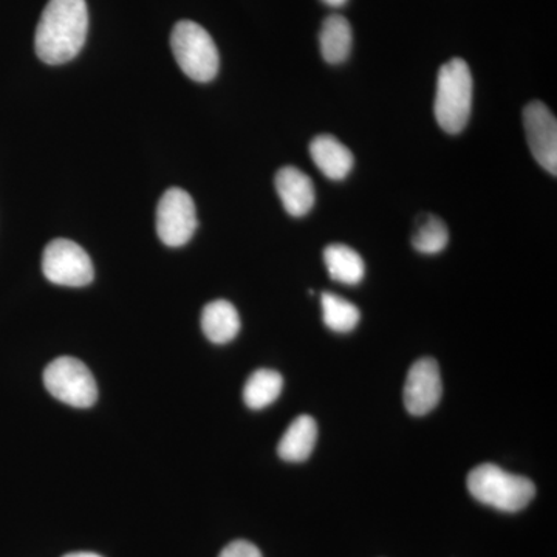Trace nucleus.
Returning a JSON list of instances; mask_svg holds the SVG:
<instances>
[{
	"mask_svg": "<svg viewBox=\"0 0 557 557\" xmlns=\"http://www.w3.org/2000/svg\"><path fill=\"white\" fill-rule=\"evenodd\" d=\"M282 387H284V380L276 370H256L244 387L245 405L255 410L269 408L281 395Z\"/></svg>",
	"mask_w": 557,
	"mask_h": 557,
	"instance_id": "nucleus-16",
	"label": "nucleus"
},
{
	"mask_svg": "<svg viewBox=\"0 0 557 557\" xmlns=\"http://www.w3.org/2000/svg\"><path fill=\"white\" fill-rule=\"evenodd\" d=\"M319 46L329 64H341L350 57L354 33L346 17L332 14L324 21L319 33Z\"/></svg>",
	"mask_w": 557,
	"mask_h": 557,
	"instance_id": "nucleus-14",
	"label": "nucleus"
},
{
	"mask_svg": "<svg viewBox=\"0 0 557 557\" xmlns=\"http://www.w3.org/2000/svg\"><path fill=\"white\" fill-rule=\"evenodd\" d=\"M310 156L319 171L330 180H344L354 170V153L333 135H319L310 145Z\"/></svg>",
	"mask_w": 557,
	"mask_h": 557,
	"instance_id": "nucleus-11",
	"label": "nucleus"
},
{
	"mask_svg": "<svg viewBox=\"0 0 557 557\" xmlns=\"http://www.w3.org/2000/svg\"><path fill=\"white\" fill-rule=\"evenodd\" d=\"M274 183H276L278 199L289 215L304 218L313 209L317 193H314L313 182L306 172L293 166L282 168L277 171Z\"/></svg>",
	"mask_w": 557,
	"mask_h": 557,
	"instance_id": "nucleus-10",
	"label": "nucleus"
},
{
	"mask_svg": "<svg viewBox=\"0 0 557 557\" xmlns=\"http://www.w3.org/2000/svg\"><path fill=\"white\" fill-rule=\"evenodd\" d=\"M322 2L327 3L329 7H335V9H338V7H343L347 0H322Z\"/></svg>",
	"mask_w": 557,
	"mask_h": 557,
	"instance_id": "nucleus-20",
	"label": "nucleus"
},
{
	"mask_svg": "<svg viewBox=\"0 0 557 557\" xmlns=\"http://www.w3.org/2000/svg\"><path fill=\"white\" fill-rule=\"evenodd\" d=\"M201 330L214 344H228L240 332V317L228 300L209 302L201 311Z\"/></svg>",
	"mask_w": 557,
	"mask_h": 557,
	"instance_id": "nucleus-13",
	"label": "nucleus"
},
{
	"mask_svg": "<svg viewBox=\"0 0 557 557\" xmlns=\"http://www.w3.org/2000/svg\"><path fill=\"white\" fill-rule=\"evenodd\" d=\"M318 442V424L310 416H300L292 421L277 445L282 460L300 463L313 453Z\"/></svg>",
	"mask_w": 557,
	"mask_h": 557,
	"instance_id": "nucleus-12",
	"label": "nucleus"
},
{
	"mask_svg": "<svg viewBox=\"0 0 557 557\" xmlns=\"http://www.w3.org/2000/svg\"><path fill=\"white\" fill-rule=\"evenodd\" d=\"M528 145L537 163L552 175L557 172V121L544 102L533 101L523 110Z\"/></svg>",
	"mask_w": 557,
	"mask_h": 557,
	"instance_id": "nucleus-8",
	"label": "nucleus"
},
{
	"mask_svg": "<svg viewBox=\"0 0 557 557\" xmlns=\"http://www.w3.org/2000/svg\"><path fill=\"white\" fill-rule=\"evenodd\" d=\"M322 318L324 324L335 333H350L357 329L359 319L358 307L333 293H322Z\"/></svg>",
	"mask_w": 557,
	"mask_h": 557,
	"instance_id": "nucleus-17",
	"label": "nucleus"
},
{
	"mask_svg": "<svg viewBox=\"0 0 557 557\" xmlns=\"http://www.w3.org/2000/svg\"><path fill=\"white\" fill-rule=\"evenodd\" d=\"M89 32L86 0H49L36 28L35 49L40 61L61 65L78 57Z\"/></svg>",
	"mask_w": 557,
	"mask_h": 557,
	"instance_id": "nucleus-1",
	"label": "nucleus"
},
{
	"mask_svg": "<svg viewBox=\"0 0 557 557\" xmlns=\"http://www.w3.org/2000/svg\"><path fill=\"white\" fill-rule=\"evenodd\" d=\"M219 557H263L260 549L248 541H234L222 549Z\"/></svg>",
	"mask_w": 557,
	"mask_h": 557,
	"instance_id": "nucleus-19",
	"label": "nucleus"
},
{
	"mask_svg": "<svg viewBox=\"0 0 557 557\" xmlns=\"http://www.w3.org/2000/svg\"><path fill=\"white\" fill-rule=\"evenodd\" d=\"M442 375L434 358H421L409 369L405 384V405L409 413L423 417L442 399Z\"/></svg>",
	"mask_w": 557,
	"mask_h": 557,
	"instance_id": "nucleus-9",
	"label": "nucleus"
},
{
	"mask_svg": "<svg viewBox=\"0 0 557 557\" xmlns=\"http://www.w3.org/2000/svg\"><path fill=\"white\" fill-rule=\"evenodd\" d=\"M468 491L480 504L502 512H519L536 496V486L523 475L485 463L468 475Z\"/></svg>",
	"mask_w": 557,
	"mask_h": 557,
	"instance_id": "nucleus-2",
	"label": "nucleus"
},
{
	"mask_svg": "<svg viewBox=\"0 0 557 557\" xmlns=\"http://www.w3.org/2000/svg\"><path fill=\"white\" fill-rule=\"evenodd\" d=\"M171 49L175 61L188 78L209 83L218 76L220 57L218 46L201 25L180 21L171 35Z\"/></svg>",
	"mask_w": 557,
	"mask_h": 557,
	"instance_id": "nucleus-4",
	"label": "nucleus"
},
{
	"mask_svg": "<svg viewBox=\"0 0 557 557\" xmlns=\"http://www.w3.org/2000/svg\"><path fill=\"white\" fill-rule=\"evenodd\" d=\"M199 226L196 203L186 190L168 189L157 207V234L166 247L180 248L193 239Z\"/></svg>",
	"mask_w": 557,
	"mask_h": 557,
	"instance_id": "nucleus-7",
	"label": "nucleus"
},
{
	"mask_svg": "<svg viewBox=\"0 0 557 557\" xmlns=\"http://www.w3.org/2000/svg\"><path fill=\"white\" fill-rule=\"evenodd\" d=\"M44 276L61 287H86L95 277L90 256L75 242H50L42 255Z\"/></svg>",
	"mask_w": 557,
	"mask_h": 557,
	"instance_id": "nucleus-6",
	"label": "nucleus"
},
{
	"mask_svg": "<svg viewBox=\"0 0 557 557\" xmlns=\"http://www.w3.org/2000/svg\"><path fill=\"white\" fill-rule=\"evenodd\" d=\"M44 384L51 397L72 408L87 409L97 403V381L79 359L61 357L51 361L44 372Z\"/></svg>",
	"mask_w": 557,
	"mask_h": 557,
	"instance_id": "nucleus-5",
	"label": "nucleus"
},
{
	"mask_svg": "<svg viewBox=\"0 0 557 557\" xmlns=\"http://www.w3.org/2000/svg\"><path fill=\"white\" fill-rule=\"evenodd\" d=\"M64 557H101L95 555V553H70V555H65Z\"/></svg>",
	"mask_w": 557,
	"mask_h": 557,
	"instance_id": "nucleus-21",
	"label": "nucleus"
},
{
	"mask_svg": "<svg viewBox=\"0 0 557 557\" xmlns=\"http://www.w3.org/2000/svg\"><path fill=\"white\" fill-rule=\"evenodd\" d=\"M472 90L474 83L467 61L454 58L440 69L434 112L443 131L457 135L467 127L471 116Z\"/></svg>",
	"mask_w": 557,
	"mask_h": 557,
	"instance_id": "nucleus-3",
	"label": "nucleus"
},
{
	"mask_svg": "<svg viewBox=\"0 0 557 557\" xmlns=\"http://www.w3.org/2000/svg\"><path fill=\"white\" fill-rule=\"evenodd\" d=\"M324 262L330 277L341 284L357 285L364 278V260L347 245H329L324 249Z\"/></svg>",
	"mask_w": 557,
	"mask_h": 557,
	"instance_id": "nucleus-15",
	"label": "nucleus"
},
{
	"mask_svg": "<svg viewBox=\"0 0 557 557\" xmlns=\"http://www.w3.org/2000/svg\"><path fill=\"white\" fill-rule=\"evenodd\" d=\"M449 242L448 226L435 215H426L413 234L412 245L421 255H438Z\"/></svg>",
	"mask_w": 557,
	"mask_h": 557,
	"instance_id": "nucleus-18",
	"label": "nucleus"
}]
</instances>
